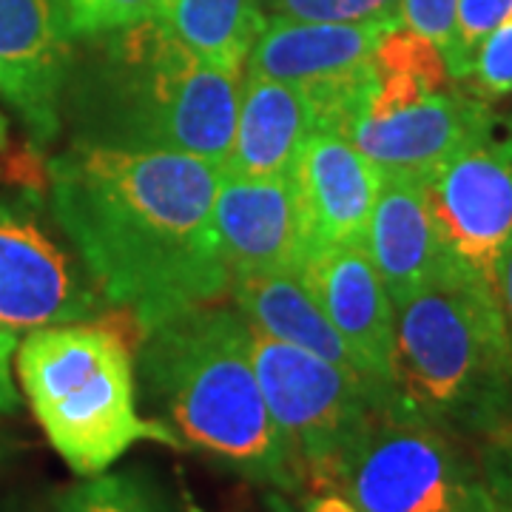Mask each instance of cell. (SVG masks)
I'll return each mask as SVG.
<instances>
[{"label":"cell","mask_w":512,"mask_h":512,"mask_svg":"<svg viewBox=\"0 0 512 512\" xmlns=\"http://www.w3.org/2000/svg\"><path fill=\"white\" fill-rule=\"evenodd\" d=\"M46 174L60 234L109 308L126 311L140 336L228 293L231 271L214 220L220 165L177 151L69 143Z\"/></svg>","instance_id":"cell-1"},{"label":"cell","mask_w":512,"mask_h":512,"mask_svg":"<svg viewBox=\"0 0 512 512\" xmlns=\"http://www.w3.org/2000/svg\"><path fill=\"white\" fill-rule=\"evenodd\" d=\"M74 49L63 123L72 143L177 151L225 165L239 109L237 72L205 63L146 18Z\"/></svg>","instance_id":"cell-2"},{"label":"cell","mask_w":512,"mask_h":512,"mask_svg":"<svg viewBox=\"0 0 512 512\" xmlns=\"http://www.w3.org/2000/svg\"><path fill=\"white\" fill-rule=\"evenodd\" d=\"M134 367L157 419L220 467L279 493L305 490L251 362V322L205 302L146 330Z\"/></svg>","instance_id":"cell-3"},{"label":"cell","mask_w":512,"mask_h":512,"mask_svg":"<svg viewBox=\"0 0 512 512\" xmlns=\"http://www.w3.org/2000/svg\"><path fill=\"white\" fill-rule=\"evenodd\" d=\"M393 410L453 436L512 430V342L498 296L447 274L396 308Z\"/></svg>","instance_id":"cell-4"},{"label":"cell","mask_w":512,"mask_h":512,"mask_svg":"<svg viewBox=\"0 0 512 512\" xmlns=\"http://www.w3.org/2000/svg\"><path fill=\"white\" fill-rule=\"evenodd\" d=\"M134 319L114 325L106 313L26 333L18 345V379L55 453L74 476L106 473L137 441L185 450L160 419L137 407Z\"/></svg>","instance_id":"cell-5"},{"label":"cell","mask_w":512,"mask_h":512,"mask_svg":"<svg viewBox=\"0 0 512 512\" xmlns=\"http://www.w3.org/2000/svg\"><path fill=\"white\" fill-rule=\"evenodd\" d=\"M251 362L311 493L339 490L350 456L396 399L370 379L251 328Z\"/></svg>","instance_id":"cell-6"},{"label":"cell","mask_w":512,"mask_h":512,"mask_svg":"<svg viewBox=\"0 0 512 512\" xmlns=\"http://www.w3.org/2000/svg\"><path fill=\"white\" fill-rule=\"evenodd\" d=\"M359 512H495L484 470L453 433L382 410L339 481Z\"/></svg>","instance_id":"cell-7"},{"label":"cell","mask_w":512,"mask_h":512,"mask_svg":"<svg viewBox=\"0 0 512 512\" xmlns=\"http://www.w3.org/2000/svg\"><path fill=\"white\" fill-rule=\"evenodd\" d=\"M424 188L453 274L495 291L512 239V131L495 126L441 163Z\"/></svg>","instance_id":"cell-8"},{"label":"cell","mask_w":512,"mask_h":512,"mask_svg":"<svg viewBox=\"0 0 512 512\" xmlns=\"http://www.w3.org/2000/svg\"><path fill=\"white\" fill-rule=\"evenodd\" d=\"M106 313L109 302L72 245L60 242L35 208L0 200V328L29 333Z\"/></svg>","instance_id":"cell-9"},{"label":"cell","mask_w":512,"mask_h":512,"mask_svg":"<svg viewBox=\"0 0 512 512\" xmlns=\"http://www.w3.org/2000/svg\"><path fill=\"white\" fill-rule=\"evenodd\" d=\"M74 49L57 0H0V97L35 154L63 131Z\"/></svg>","instance_id":"cell-10"},{"label":"cell","mask_w":512,"mask_h":512,"mask_svg":"<svg viewBox=\"0 0 512 512\" xmlns=\"http://www.w3.org/2000/svg\"><path fill=\"white\" fill-rule=\"evenodd\" d=\"M495 126L498 117L484 97L447 86L379 117H350L339 134L382 171L430 177L441 163L473 146Z\"/></svg>","instance_id":"cell-11"},{"label":"cell","mask_w":512,"mask_h":512,"mask_svg":"<svg viewBox=\"0 0 512 512\" xmlns=\"http://www.w3.org/2000/svg\"><path fill=\"white\" fill-rule=\"evenodd\" d=\"M214 220L234 274H302L308 231L291 174L239 177L222 171Z\"/></svg>","instance_id":"cell-12"},{"label":"cell","mask_w":512,"mask_h":512,"mask_svg":"<svg viewBox=\"0 0 512 512\" xmlns=\"http://www.w3.org/2000/svg\"><path fill=\"white\" fill-rule=\"evenodd\" d=\"M299 276L330 325L356 353L367 376L393 393L396 308L365 245L313 248L305 256Z\"/></svg>","instance_id":"cell-13"},{"label":"cell","mask_w":512,"mask_h":512,"mask_svg":"<svg viewBox=\"0 0 512 512\" xmlns=\"http://www.w3.org/2000/svg\"><path fill=\"white\" fill-rule=\"evenodd\" d=\"M308 251L328 245H365L382 171L345 134L313 128L293 165Z\"/></svg>","instance_id":"cell-14"},{"label":"cell","mask_w":512,"mask_h":512,"mask_svg":"<svg viewBox=\"0 0 512 512\" xmlns=\"http://www.w3.org/2000/svg\"><path fill=\"white\" fill-rule=\"evenodd\" d=\"M424 180L427 177L410 171H382L367 225L365 251L382 276L393 308L453 271L430 214Z\"/></svg>","instance_id":"cell-15"},{"label":"cell","mask_w":512,"mask_h":512,"mask_svg":"<svg viewBox=\"0 0 512 512\" xmlns=\"http://www.w3.org/2000/svg\"><path fill=\"white\" fill-rule=\"evenodd\" d=\"M402 23L296 20L271 15L248 52V74L296 86L348 80L370 66L376 46Z\"/></svg>","instance_id":"cell-16"},{"label":"cell","mask_w":512,"mask_h":512,"mask_svg":"<svg viewBox=\"0 0 512 512\" xmlns=\"http://www.w3.org/2000/svg\"><path fill=\"white\" fill-rule=\"evenodd\" d=\"M313 131V106L296 83L251 77L239 94L231 154L222 171L239 177L291 174Z\"/></svg>","instance_id":"cell-17"},{"label":"cell","mask_w":512,"mask_h":512,"mask_svg":"<svg viewBox=\"0 0 512 512\" xmlns=\"http://www.w3.org/2000/svg\"><path fill=\"white\" fill-rule=\"evenodd\" d=\"M228 293L234 299V308L251 322L254 330L271 336V339H279V342H288L293 348L316 353V356L328 359L353 376L370 379L362 362L356 359V353L342 339V333L330 325V319L319 308V302L313 299V293L302 282V276L234 274ZM370 382L379 384L376 379H370ZM382 390H387V387H382Z\"/></svg>","instance_id":"cell-18"},{"label":"cell","mask_w":512,"mask_h":512,"mask_svg":"<svg viewBox=\"0 0 512 512\" xmlns=\"http://www.w3.org/2000/svg\"><path fill=\"white\" fill-rule=\"evenodd\" d=\"M151 18L205 63L237 74L268 23L262 0H157Z\"/></svg>","instance_id":"cell-19"},{"label":"cell","mask_w":512,"mask_h":512,"mask_svg":"<svg viewBox=\"0 0 512 512\" xmlns=\"http://www.w3.org/2000/svg\"><path fill=\"white\" fill-rule=\"evenodd\" d=\"M52 512H174L143 473H100L60 493Z\"/></svg>","instance_id":"cell-20"},{"label":"cell","mask_w":512,"mask_h":512,"mask_svg":"<svg viewBox=\"0 0 512 512\" xmlns=\"http://www.w3.org/2000/svg\"><path fill=\"white\" fill-rule=\"evenodd\" d=\"M74 43L109 35L154 15L157 0H57Z\"/></svg>","instance_id":"cell-21"},{"label":"cell","mask_w":512,"mask_h":512,"mask_svg":"<svg viewBox=\"0 0 512 512\" xmlns=\"http://www.w3.org/2000/svg\"><path fill=\"white\" fill-rule=\"evenodd\" d=\"M510 9L512 0H458L456 37H453L450 55L444 60L447 72L456 83L470 80L478 46L484 43V37L490 35L501 20L507 18Z\"/></svg>","instance_id":"cell-22"},{"label":"cell","mask_w":512,"mask_h":512,"mask_svg":"<svg viewBox=\"0 0 512 512\" xmlns=\"http://www.w3.org/2000/svg\"><path fill=\"white\" fill-rule=\"evenodd\" d=\"M274 15L296 20L402 23V0H262Z\"/></svg>","instance_id":"cell-23"},{"label":"cell","mask_w":512,"mask_h":512,"mask_svg":"<svg viewBox=\"0 0 512 512\" xmlns=\"http://www.w3.org/2000/svg\"><path fill=\"white\" fill-rule=\"evenodd\" d=\"M470 80L484 100L512 94V9L478 46Z\"/></svg>","instance_id":"cell-24"},{"label":"cell","mask_w":512,"mask_h":512,"mask_svg":"<svg viewBox=\"0 0 512 512\" xmlns=\"http://www.w3.org/2000/svg\"><path fill=\"white\" fill-rule=\"evenodd\" d=\"M458 0H402V26L427 37L447 60L456 37Z\"/></svg>","instance_id":"cell-25"},{"label":"cell","mask_w":512,"mask_h":512,"mask_svg":"<svg viewBox=\"0 0 512 512\" xmlns=\"http://www.w3.org/2000/svg\"><path fill=\"white\" fill-rule=\"evenodd\" d=\"M484 476L493 490L495 512H512V430L495 439V450L484 467Z\"/></svg>","instance_id":"cell-26"},{"label":"cell","mask_w":512,"mask_h":512,"mask_svg":"<svg viewBox=\"0 0 512 512\" xmlns=\"http://www.w3.org/2000/svg\"><path fill=\"white\" fill-rule=\"evenodd\" d=\"M18 333L0 328V413H15L20 407V393L12 379V359L18 353Z\"/></svg>","instance_id":"cell-27"},{"label":"cell","mask_w":512,"mask_h":512,"mask_svg":"<svg viewBox=\"0 0 512 512\" xmlns=\"http://www.w3.org/2000/svg\"><path fill=\"white\" fill-rule=\"evenodd\" d=\"M495 296H498V308H501V316H504V325H507V333H510L512 342V239L504 256H501V262H498Z\"/></svg>","instance_id":"cell-28"},{"label":"cell","mask_w":512,"mask_h":512,"mask_svg":"<svg viewBox=\"0 0 512 512\" xmlns=\"http://www.w3.org/2000/svg\"><path fill=\"white\" fill-rule=\"evenodd\" d=\"M305 512H359L348 495L339 490H325V493H311L305 501Z\"/></svg>","instance_id":"cell-29"},{"label":"cell","mask_w":512,"mask_h":512,"mask_svg":"<svg viewBox=\"0 0 512 512\" xmlns=\"http://www.w3.org/2000/svg\"><path fill=\"white\" fill-rule=\"evenodd\" d=\"M9 148V123H6V114L0 111V151Z\"/></svg>","instance_id":"cell-30"},{"label":"cell","mask_w":512,"mask_h":512,"mask_svg":"<svg viewBox=\"0 0 512 512\" xmlns=\"http://www.w3.org/2000/svg\"><path fill=\"white\" fill-rule=\"evenodd\" d=\"M271 507H274V512H293L291 507H288V504H282V501H279V498H271Z\"/></svg>","instance_id":"cell-31"},{"label":"cell","mask_w":512,"mask_h":512,"mask_svg":"<svg viewBox=\"0 0 512 512\" xmlns=\"http://www.w3.org/2000/svg\"><path fill=\"white\" fill-rule=\"evenodd\" d=\"M6 456H9V447H6V441H3V436H0V467H3Z\"/></svg>","instance_id":"cell-32"}]
</instances>
